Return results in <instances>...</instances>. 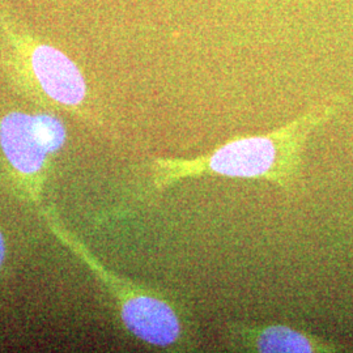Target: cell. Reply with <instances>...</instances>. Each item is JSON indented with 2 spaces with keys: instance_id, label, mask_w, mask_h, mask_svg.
<instances>
[{
  "instance_id": "6da1fadb",
  "label": "cell",
  "mask_w": 353,
  "mask_h": 353,
  "mask_svg": "<svg viewBox=\"0 0 353 353\" xmlns=\"http://www.w3.org/2000/svg\"><path fill=\"white\" fill-rule=\"evenodd\" d=\"M326 117L327 109L309 114L274 132L230 140L194 159H156L151 164L152 185L163 191L188 178L219 176L290 188L300 170L309 137Z\"/></svg>"
},
{
  "instance_id": "7a4b0ae2",
  "label": "cell",
  "mask_w": 353,
  "mask_h": 353,
  "mask_svg": "<svg viewBox=\"0 0 353 353\" xmlns=\"http://www.w3.org/2000/svg\"><path fill=\"white\" fill-rule=\"evenodd\" d=\"M43 217L52 233L76 254L112 294L127 332L143 344L164 351H190L195 345V331L176 303L157 290L141 287L117 275L89 252L88 248L59 224L50 208Z\"/></svg>"
},
{
  "instance_id": "3957f363",
  "label": "cell",
  "mask_w": 353,
  "mask_h": 353,
  "mask_svg": "<svg viewBox=\"0 0 353 353\" xmlns=\"http://www.w3.org/2000/svg\"><path fill=\"white\" fill-rule=\"evenodd\" d=\"M223 347L233 352L313 353L336 351L335 344L290 325L228 323L221 334Z\"/></svg>"
},
{
  "instance_id": "277c9868",
  "label": "cell",
  "mask_w": 353,
  "mask_h": 353,
  "mask_svg": "<svg viewBox=\"0 0 353 353\" xmlns=\"http://www.w3.org/2000/svg\"><path fill=\"white\" fill-rule=\"evenodd\" d=\"M0 148L21 188L38 199L50 154L38 139L30 114L10 113L1 118Z\"/></svg>"
},
{
  "instance_id": "5b68a950",
  "label": "cell",
  "mask_w": 353,
  "mask_h": 353,
  "mask_svg": "<svg viewBox=\"0 0 353 353\" xmlns=\"http://www.w3.org/2000/svg\"><path fill=\"white\" fill-rule=\"evenodd\" d=\"M30 70L39 88L52 101L76 108L85 100L84 76L62 51L49 45H38L30 54Z\"/></svg>"
},
{
  "instance_id": "8992f818",
  "label": "cell",
  "mask_w": 353,
  "mask_h": 353,
  "mask_svg": "<svg viewBox=\"0 0 353 353\" xmlns=\"http://www.w3.org/2000/svg\"><path fill=\"white\" fill-rule=\"evenodd\" d=\"M33 125L37 134L38 139L41 140L49 154H55L63 148L67 139V131L63 122L51 114H32Z\"/></svg>"
},
{
  "instance_id": "52a82bcc",
  "label": "cell",
  "mask_w": 353,
  "mask_h": 353,
  "mask_svg": "<svg viewBox=\"0 0 353 353\" xmlns=\"http://www.w3.org/2000/svg\"><path fill=\"white\" fill-rule=\"evenodd\" d=\"M4 258H6V241H4L3 233L0 230V270L4 263Z\"/></svg>"
}]
</instances>
